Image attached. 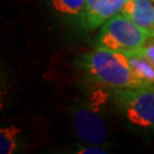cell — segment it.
I'll return each mask as SVG.
<instances>
[{"label": "cell", "instance_id": "cell-4", "mask_svg": "<svg viewBox=\"0 0 154 154\" xmlns=\"http://www.w3.org/2000/svg\"><path fill=\"white\" fill-rule=\"evenodd\" d=\"M105 95L97 90L88 102L77 104L72 110V125L82 144L100 145L109 137L110 129L100 109L106 98Z\"/></svg>", "mask_w": 154, "mask_h": 154}, {"label": "cell", "instance_id": "cell-7", "mask_svg": "<svg viewBox=\"0 0 154 154\" xmlns=\"http://www.w3.org/2000/svg\"><path fill=\"white\" fill-rule=\"evenodd\" d=\"M121 60L127 64L135 75L146 86L154 88V65L144 57L134 54L119 53Z\"/></svg>", "mask_w": 154, "mask_h": 154}, {"label": "cell", "instance_id": "cell-1", "mask_svg": "<svg viewBox=\"0 0 154 154\" xmlns=\"http://www.w3.org/2000/svg\"><path fill=\"white\" fill-rule=\"evenodd\" d=\"M78 66L87 80L105 89L146 87L116 51L96 48L80 56Z\"/></svg>", "mask_w": 154, "mask_h": 154}, {"label": "cell", "instance_id": "cell-10", "mask_svg": "<svg viewBox=\"0 0 154 154\" xmlns=\"http://www.w3.org/2000/svg\"><path fill=\"white\" fill-rule=\"evenodd\" d=\"M126 54H134V55L142 56L145 60H147L151 64L154 65V38L151 39L149 41H147L144 46H142L140 48L136 49L135 51H132V53H126Z\"/></svg>", "mask_w": 154, "mask_h": 154}, {"label": "cell", "instance_id": "cell-12", "mask_svg": "<svg viewBox=\"0 0 154 154\" xmlns=\"http://www.w3.org/2000/svg\"><path fill=\"white\" fill-rule=\"evenodd\" d=\"M153 1H154V0H153Z\"/></svg>", "mask_w": 154, "mask_h": 154}, {"label": "cell", "instance_id": "cell-6", "mask_svg": "<svg viewBox=\"0 0 154 154\" xmlns=\"http://www.w3.org/2000/svg\"><path fill=\"white\" fill-rule=\"evenodd\" d=\"M153 0H129L122 8L121 14L140 28L154 34Z\"/></svg>", "mask_w": 154, "mask_h": 154}, {"label": "cell", "instance_id": "cell-3", "mask_svg": "<svg viewBox=\"0 0 154 154\" xmlns=\"http://www.w3.org/2000/svg\"><path fill=\"white\" fill-rule=\"evenodd\" d=\"M111 94L129 126L144 134H154V88L114 89Z\"/></svg>", "mask_w": 154, "mask_h": 154}, {"label": "cell", "instance_id": "cell-8", "mask_svg": "<svg viewBox=\"0 0 154 154\" xmlns=\"http://www.w3.org/2000/svg\"><path fill=\"white\" fill-rule=\"evenodd\" d=\"M50 5L56 14L66 22L81 25L85 0H50Z\"/></svg>", "mask_w": 154, "mask_h": 154}, {"label": "cell", "instance_id": "cell-9", "mask_svg": "<svg viewBox=\"0 0 154 154\" xmlns=\"http://www.w3.org/2000/svg\"><path fill=\"white\" fill-rule=\"evenodd\" d=\"M21 129L15 126L1 128L0 130V153L11 154L18 146V135Z\"/></svg>", "mask_w": 154, "mask_h": 154}, {"label": "cell", "instance_id": "cell-2", "mask_svg": "<svg viewBox=\"0 0 154 154\" xmlns=\"http://www.w3.org/2000/svg\"><path fill=\"white\" fill-rule=\"evenodd\" d=\"M153 38L154 34L120 13L100 26L96 38V48L116 53H132Z\"/></svg>", "mask_w": 154, "mask_h": 154}, {"label": "cell", "instance_id": "cell-11", "mask_svg": "<svg viewBox=\"0 0 154 154\" xmlns=\"http://www.w3.org/2000/svg\"><path fill=\"white\" fill-rule=\"evenodd\" d=\"M75 152L79 154H104L106 153V149L97 144H83L78 146Z\"/></svg>", "mask_w": 154, "mask_h": 154}, {"label": "cell", "instance_id": "cell-5", "mask_svg": "<svg viewBox=\"0 0 154 154\" xmlns=\"http://www.w3.org/2000/svg\"><path fill=\"white\" fill-rule=\"evenodd\" d=\"M129 0H85L81 28L93 31L121 13Z\"/></svg>", "mask_w": 154, "mask_h": 154}]
</instances>
